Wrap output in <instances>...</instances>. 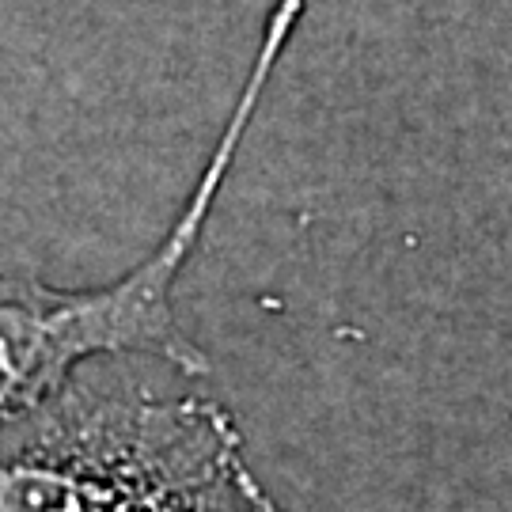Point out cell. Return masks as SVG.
I'll return each instance as SVG.
<instances>
[{
    "mask_svg": "<svg viewBox=\"0 0 512 512\" xmlns=\"http://www.w3.org/2000/svg\"><path fill=\"white\" fill-rule=\"evenodd\" d=\"M0 512H285L236 418L103 361L0 421Z\"/></svg>",
    "mask_w": 512,
    "mask_h": 512,
    "instance_id": "6da1fadb",
    "label": "cell"
},
{
    "mask_svg": "<svg viewBox=\"0 0 512 512\" xmlns=\"http://www.w3.org/2000/svg\"><path fill=\"white\" fill-rule=\"evenodd\" d=\"M300 19L304 0H274L232 114L183 213L152 247V255L99 289H54L35 277H0V421L35 406L95 361L152 357L190 380L209 372L205 353L179 327L175 289L232 175L239 145L255 126L266 84L293 46Z\"/></svg>",
    "mask_w": 512,
    "mask_h": 512,
    "instance_id": "7a4b0ae2",
    "label": "cell"
}]
</instances>
